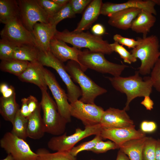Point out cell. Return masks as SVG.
<instances>
[{
    "instance_id": "obj_21",
    "label": "cell",
    "mask_w": 160,
    "mask_h": 160,
    "mask_svg": "<svg viewBox=\"0 0 160 160\" xmlns=\"http://www.w3.org/2000/svg\"><path fill=\"white\" fill-rule=\"evenodd\" d=\"M103 3L101 0H92L84 11L78 26L73 31L80 32L89 28L100 14Z\"/></svg>"
},
{
    "instance_id": "obj_51",
    "label": "cell",
    "mask_w": 160,
    "mask_h": 160,
    "mask_svg": "<svg viewBox=\"0 0 160 160\" xmlns=\"http://www.w3.org/2000/svg\"><path fill=\"white\" fill-rule=\"evenodd\" d=\"M1 160H14V158L10 154H8L7 157L4 159Z\"/></svg>"
},
{
    "instance_id": "obj_22",
    "label": "cell",
    "mask_w": 160,
    "mask_h": 160,
    "mask_svg": "<svg viewBox=\"0 0 160 160\" xmlns=\"http://www.w3.org/2000/svg\"><path fill=\"white\" fill-rule=\"evenodd\" d=\"M156 21V18L154 15L148 11L142 9L132 22L131 29L137 33H142L143 37H145L150 32Z\"/></svg>"
},
{
    "instance_id": "obj_10",
    "label": "cell",
    "mask_w": 160,
    "mask_h": 160,
    "mask_svg": "<svg viewBox=\"0 0 160 160\" xmlns=\"http://www.w3.org/2000/svg\"><path fill=\"white\" fill-rule=\"evenodd\" d=\"M0 145L14 160H37V154L31 150L25 140L11 132L4 134L0 140Z\"/></svg>"
},
{
    "instance_id": "obj_53",
    "label": "cell",
    "mask_w": 160,
    "mask_h": 160,
    "mask_svg": "<svg viewBox=\"0 0 160 160\" xmlns=\"http://www.w3.org/2000/svg\"><path fill=\"white\" fill-rule=\"evenodd\" d=\"M95 160V159H91V160Z\"/></svg>"
},
{
    "instance_id": "obj_28",
    "label": "cell",
    "mask_w": 160,
    "mask_h": 160,
    "mask_svg": "<svg viewBox=\"0 0 160 160\" xmlns=\"http://www.w3.org/2000/svg\"><path fill=\"white\" fill-rule=\"evenodd\" d=\"M29 63L14 59L2 60L0 64V69L3 71L18 77L26 68Z\"/></svg>"
},
{
    "instance_id": "obj_52",
    "label": "cell",
    "mask_w": 160,
    "mask_h": 160,
    "mask_svg": "<svg viewBox=\"0 0 160 160\" xmlns=\"http://www.w3.org/2000/svg\"><path fill=\"white\" fill-rule=\"evenodd\" d=\"M155 4L160 6V0H152Z\"/></svg>"
},
{
    "instance_id": "obj_23",
    "label": "cell",
    "mask_w": 160,
    "mask_h": 160,
    "mask_svg": "<svg viewBox=\"0 0 160 160\" xmlns=\"http://www.w3.org/2000/svg\"><path fill=\"white\" fill-rule=\"evenodd\" d=\"M41 108L40 105L28 118V137L34 140L41 138L46 133L42 118L40 114Z\"/></svg>"
},
{
    "instance_id": "obj_26",
    "label": "cell",
    "mask_w": 160,
    "mask_h": 160,
    "mask_svg": "<svg viewBox=\"0 0 160 160\" xmlns=\"http://www.w3.org/2000/svg\"><path fill=\"white\" fill-rule=\"evenodd\" d=\"M20 109L16 101L15 92L8 98L0 97V113L6 121L12 123Z\"/></svg>"
},
{
    "instance_id": "obj_8",
    "label": "cell",
    "mask_w": 160,
    "mask_h": 160,
    "mask_svg": "<svg viewBox=\"0 0 160 160\" xmlns=\"http://www.w3.org/2000/svg\"><path fill=\"white\" fill-rule=\"evenodd\" d=\"M38 60L43 66L51 67L56 71L66 86L68 100L70 103L78 100L82 95L80 88L73 81L63 63L56 58L50 51L47 52L41 51Z\"/></svg>"
},
{
    "instance_id": "obj_9",
    "label": "cell",
    "mask_w": 160,
    "mask_h": 160,
    "mask_svg": "<svg viewBox=\"0 0 160 160\" xmlns=\"http://www.w3.org/2000/svg\"><path fill=\"white\" fill-rule=\"evenodd\" d=\"M17 1L20 9L19 18L28 30L32 32L34 25L38 22L49 23V16L37 0Z\"/></svg>"
},
{
    "instance_id": "obj_41",
    "label": "cell",
    "mask_w": 160,
    "mask_h": 160,
    "mask_svg": "<svg viewBox=\"0 0 160 160\" xmlns=\"http://www.w3.org/2000/svg\"><path fill=\"white\" fill-rule=\"evenodd\" d=\"M157 128L156 123L152 121H144L140 125V130L145 134L153 132L156 131Z\"/></svg>"
},
{
    "instance_id": "obj_25",
    "label": "cell",
    "mask_w": 160,
    "mask_h": 160,
    "mask_svg": "<svg viewBox=\"0 0 160 160\" xmlns=\"http://www.w3.org/2000/svg\"><path fill=\"white\" fill-rule=\"evenodd\" d=\"M20 9L17 1L0 0V21L5 24L19 17Z\"/></svg>"
},
{
    "instance_id": "obj_44",
    "label": "cell",
    "mask_w": 160,
    "mask_h": 160,
    "mask_svg": "<svg viewBox=\"0 0 160 160\" xmlns=\"http://www.w3.org/2000/svg\"><path fill=\"white\" fill-rule=\"evenodd\" d=\"M91 31L93 34L101 36L104 34L105 32L104 26L102 25L99 23L93 25Z\"/></svg>"
},
{
    "instance_id": "obj_50",
    "label": "cell",
    "mask_w": 160,
    "mask_h": 160,
    "mask_svg": "<svg viewBox=\"0 0 160 160\" xmlns=\"http://www.w3.org/2000/svg\"><path fill=\"white\" fill-rule=\"evenodd\" d=\"M57 4L64 6L67 4L69 1V0H53Z\"/></svg>"
},
{
    "instance_id": "obj_4",
    "label": "cell",
    "mask_w": 160,
    "mask_h": 160,
    "mask_svg": "<svg viewBox=\"0 0 160 160\" xmlns=\"http://www.w3.org/2000/svg\"><path fill=\"white\" fill-rule=\"evenodd\" d=\"M65 67L72 79L80 87L82 95L79 100L81 102L85 103L95 104V100L97 96L107 92L106 89L98 85L85 74L76 62L68 61Z\"/></svg>"
},
{
    "instance_id": "obj_31",
    "label": "cell",
    "mask_w": 160,
    "mask_h": 160,
    "mask_svg": "<svg viewBox=\"0 0 160 160\" xmlns=\"http://www.w3.org/2000/svg\"><path fill=\"white\" fill-rule=\"evenodd\" d=\"M75 14L72 9L69 1L57 12L49 17V23L56 26L62 20L66 18H73L75 17Z\"/></svg>"
},
{
    "instance_id": "obj_45",
    "label": "cell",
    "mask_w": 160,
    "mask_h": 160,
    "mask_svg": "<svg viewBox=\"0 0 160 160\" xmlns=\"http://www.w3.org/2000/svg\"><path fill=\"white\" fill-rule=\"evenodd\" d=\"M141 104L143 105L147 110L151 111L153 108L154 103L149 96L145 97L143 100L141 102Z\"/></svg>"
},
{
    "instance_id": "obj_33",
    "label": "cell",
    "mask_w": 160,
    "mask_h": 160,
    "mask_svg": "<svg viewBox=\"0 0 160 160\" xmlns=\"http://www.w3.org/2000/svg\"><path fill=\"white\" fill-rule=\"evenodd\" d=\"M156 141L152 137H147L143 150V160H156Z\"/></svg>"
},
{
    "instance_id": "obj_38",
    "label": "cell",
    "mask_w": 160,
    "mask_h": 160,
    "mask_svg": "<svg viewBox=\"0 0 160 160\" xmlns=\"http://www.w3.org/2000/svg\"><path fill=\"white\" fill-rule=\"evenodd\" d=\"M150 77L153 87L158 92H160V57L152 69Z\"/></svg>"
},
{
    "instance_id": "obj_17",
    "label": "cell",
    "mask_w": 160,
    "mask_h": 160,
    "mask_svg": "<svg viewBox=\"0 0 160 160\" xmlns=\"http://www.w3.org/2000/svg\"><path fill=\"white\" fill-rule=\"evenodd\" d=\"M56 27L49 23H37L34 25L32 33L36 45L41 51H50V43L57 31Z\"/></svg>"
},
{
    "instance_id": "obj_40",
    "label": "cell",
    "mask_w": 160,
    "mask_h": 160,
    "mask_svg": "<svg viewBox=\"0 0 160 160\" xmlns=\"http://www.w3.org/2000/svg\"><path fill=\"white\" fill-rule=\"evenodd\" d=\"M91 1V0H70L69 2L73 12L76 14L81 13Z\"/></svg>"
},
{
    "instance_id": "obj_37",
    "label": "cell",
    "mask_w": 160,
    "mask_h": 160,
    "mask_svg": "<svg viewBox=\"0 0 160 160\" xmlns=\"http://www.w3.org/2000/svg\"><path fill=\"white\" fill-rule=\"evenodd\" d=\"M37 1L49 17L56 13L63 7L55 3L53 0H37Z\"/></svg>"
},
{
    "instance_id": "obj_39",
    "label": "cell",
    "mask_w": 160,
    "mask_h": 160,
    "mask_svg": "<svg viewBox=\"0 0 160 160\" xmlns=\"http://www.w3.org/2000/svg\"><path fill=\"white\" fill-rule=\"evenodd\" d=\"M113 39L115 41L118 42L122 45H124L129 48L133 49L139 43L137 40L124 37L119 34H116L113 36Z\"/></svg>"
},
{
    "instance_id": "obj_5",
    "label": "cell",
    "mask_w": 160,
    "mask_h": 160,
    "mask_svg": "<svg viewBox=\"0 0 160 160\" xmlns=\"http://www.w3.org/2000/svg\"><path fill=\"white\" fill-rule=\"evenodd\" d=\"M104 54L92 52L88 49L81 51L78 57L80 65L85 72L90 69L103 73H108L113 76H120L128 66L124 64L114 63L107 60Z\"/></svg>"
},
{
    "instance_id": "obj_30",
    "label": "cell",
    "mask_w": 160,
    "mask_h": 160,
    "mask_svg": "<svg viewBox=\"0 0 160 160\" xmlns=\"http://www.w3.org/2000/svg\"><path fill=\"white\" fill-rule=\"evenodd\" d=\"M36 153L38 155L37 160H76V157L69 151H58L50 153L44 149H39Z\"/></svg>"
},
{
    "instance_id": "obj_6",
    "label": "cell",
    "mask_w": 160,
    "mask_h": 160,
    "mask_svg": "<svg viewBox=\"0 0 160 160\" xmlns=\"http://www.w3.org/2000/svg\"><path fill=\"white\" fill-rule=\"evenodd\" d=\"M41 91L40 103L43 112L42 119L45 132L55 136L63 134L68 123L59 113L56 103L47 90Z\"/></svg>"
},
{
    "instance_id": "obj_3",
    "label": "cell",
    "mask_w": 160,
    "mask_h": 160,
    "mask_svg": "<svg viewBox=\"0 0 160 160\" xmlns=\"http://www.w3.org/2000/svg\"><path fill=\"white\" fill-rule=\"evenodd\" d=\"M139 44L130 51L132 55L139 59L141 65L138 71L143 75L151 72L155 64L160 56L159 41L155 35L138 37Z\"/></svg>"
},
{
    "instance_id": "obj_11",
    "label": "cell",
    "mask_w": 160,
    "mask_h": 160,
    "mask_svg": "<svg viewBox=\"0 0 160 160\" xmlns=\"http://www.w3.org/2000/svg\"><path fill=\"white\" fill-rule=\"evenodd\" d=\"M0 35L1 38L5 39L18 46L24 44L36 46L32 33L23 26L19 17L5 24L0 32Z\"/></svg>"
},
{
    "instance_id": "obj_2",
    "label": "cell",
    "mask_w": 160,
    "mask_h": 160,
    "mask_svg": "<svg viewBox=\"0 0 160 160\" xmlns=\"http://www.w3.org/2000/svg\"><path fill=\"white\" fill-rule=\"evenodd\" d=\"M54 37L72 45L80 49L85 48L95 52L110 55L113 52L108 41L101 36L92 34L88 32H76L65 29L62 31H56Z\"/></svg>"
},
{
    "instance_id": "obj_19",
    "label": "cell",
    "mask_w": 160,
    "mask_h": 160,
    "mask_svg": "<svg viewBox=\"0 0 160 160\" xmlns=\"http://www.w3.org/2000/svg\"><path fill=\"white\" fill-rule=\"evenodd\" d=\"M50 48L52 54L62 62L73 60L80 65L78 60L79 56L81 51L80 49L73 47H69L65 42L54 37L51 41Z\"/></svg>"
},
{
    "instance_id": "obj_24",
    "label": "cell",
    "mask_w": 160,
    "mask_h": 160,
    "mask_svg": "<svg viewBox=\"0 0 160 160\" xmlns=\"http://www.w3.org/2000/svg\"><path fill=\"white\" fill-rule=\"evenodd\" d=\"M146 138L145 136L128 141L120 145L119 148L130 160H143V152Z\"/></svg>"
},
{
    "instance_id": "obj_13",
    "label": "cell",
    "mask_w": 160,
    "mask_h": 160,
    "mask_svg": "<svg viewBox=\"0 0 160 160\" xmlns=\"http://www.w3.org/2000/svg\"><path fill=\"white\" fill-rule=\"evenodd\" d=\"M43 72L47 84L50 90L57 105L59 113L68 123L71 121L70 104L67 94L60 86L54 75L44 68Z\"/></svg>"
},
{
    "instance_id": "obj_43",
    "label": "cell",
    "mask_w": 160,
    "mask_h": 160,
    "mask_svg": "<svg viewBox=\"0 0 160 160\" xmlns=\"http://www.w3.org/2000/svg\"><path fill=\"white\" fill-rule=\"evenodd\" d=\"M22 105L20 108L21 114L25 117L28 118L31 114L27 103V98H23L21 99Z\"/></svg>"
},
{
    "instance_id": "obj_16",
    "label": "cell",
    "mask_w": 160,
    "mask_h": 160,
    "mask_svg": "<svg viewBox=\"0 0 160 160\" xmlns=\"http://www.w3.org/2000/svg\"><path fill=\"white\" fill-rule=\"evenodd\" d=\"M100 135L103 139H108L119 146L128 141L146 136L145 134L135 127L127 128H103Z\"/></svg>"
},
{
    "instance_id": "obj_36",
    "label": "cell",
    "mask_w": 160,
    "mask_h": 160,
    "mask_svg": "<svg viewBox=\"0 0 160 160\" xmlns=\"http://www.w3.org/2000/svg\"><path fill=\"white\" fill-rule=\"evenodd\" d=\"M119 148V146L112 141H98L90 151L96 153H105L111 150Z\"/></svg>"
},
{
    "instance_id": "obj_48",
    "label": "cell",
    "mask_w": 160,
    "mask_h": 160,
    "mask_svg": "<svg viewBox=\"0 0 160 160\" xmlns=\"http://www.w3.org/2000/svg\"><path fill=\"white\" fill-rule=\"evenodd\" d=\"M156 160H160V139L157 140L155 154Z\"/></svg>"
},
{
    "instance_id": "obj_7",
    "label": "cell",
    "mask_w": 160,
    "mask_h": 160,
    "mask_svg": "<svg viewBox=\"0 0 160 160\" xmlns=\"http://www.w3.org/2000/svg\"><path fill=\"white\" fill-rule=\"evenodd\" d=\"M102 128L100 124L85 126L84 130L78 128L71 135L67 136L65 133L52 137L48 142L47 146L53 151H70L77 143L83 139L92 135H100Z\"/></svg>"
},
{
    "instance_id": "obj_27",
    "label": "cell",
    "mask_w": 160,
    "mask_h": 160,
    "mask_svg": "<svg viewBox=\"0 0 160 160\" xmlns=\"http://www.w3.org/2000/svg\"><path fill=\"white\" fill-rule=\"evenodd\" d=\"M41 51L36 45L24 44L18 46L15 51L12 59L33 62L37 61Z\"/></svg>"
},
{
    "instance_id": "obj_29",
    "label": "cell",
    "mask_w": 160,
    "mask_h": 160,
    "mask_svg": "<svg viewBox=\"0 0 160 160\" xmlns=\"http://www.w3.org/2000/svg\"><path fill=\"white\" fill-rule=\"evenodd\" d=\"M27 123L28 118L21 114L20 109L12 123V129L11 132L18 137L25 140L28 137Z\"/></svg>"
},
{
    "instance_id": "obj_47",
    "label": "cell",
    "mask_w": 160,
    "mask_h": 160,
    "mask_svg": "<svg viewBox=\"0 0 160 160\" xmlns=\"http://www.w3.org/2000/svg\"><path fill=\"white\" fill-rule=\"evenodd\" d=\"M116 160H130V159L126 154L119 150L118 152Z\"/></svg>"
},
{
    "instance_id": "obj_20",
    "label": "cell",
    "mask_w": 160,
    "mask_h": 160,
    "mask_svg": "<svg viewBox=\"0 0 160 160\" xmlns=\"http://www.w3.org/2000/svg\"><path fill=\"white\" fill-rule=\"evenodd\" d=\"M142 9L132 8L119 11L108 17V23L110 25L117 28L128 30L131 28L132 22Z\"/></svg>"
},
{
    "instance_id": "obj_42",
    "label": "cell",
    "mask_w": 160,
    "mask_h": 160,
    "mask_svg": "<svg viewBox=\"0 0 160 160\" xmlns=\"http://www.w3.org/2000/svg\"><path fill=\"white\" fill-rule=\"evenodd\" d=\"M27 103L31 113L34 112L40 106L37 99L32 95H30L27 97Z\"/></svg>"
},
{
    "instance_id": "obj_1",
    "label": "cell",
    "mask_w": 160,
    "mask_h": 160,
    "mask_svg": "<svg viewBox=\"0 0 160 160\" xmlns=\"http://www.w3.org/2000/svg\"><path fill=\"white\" fill-rule=\"evenodd\" d=\"M139 74L137 71L134 75L128 77H106L116 90L126 95L127 101L123 109L126 111L129 109V104L133 99L149 96L152 92L153 85L150 76L143 79Z\"/></svg>"
},
{
    "instance_id": "obj_35",
    "label": "cell",
    "mask_w": 160,
    "mask_h": 160,
    "mask_svg": "<svg viewBox=\"0 0 160 160\" xmlns=\"http://www.w3.org/2000/svg\"><path fill=\"white\" fill-rule=\"evenodd\" d=\"M103 139L100 135H96L92 140L81 143L78 146L73 147L69 152L72 155L76 157L79 153L83 151H90L98 141Z\"/></svg>"
},
{
    "instance_id": "obj_46",
    "label": "cell",
    "mask_w": 160,
    "mask_h": 160,
    "mask_svg": "<svg viewBox=\"0 0 160 160\" xmlns=\"http://www.w3.org/2000/svg\"><path fill=\"white\" fill-rule=\"evenodd\" d=\"M15 93L14 88L10 86L9 89L2 94V96L5 98H8L12 96Z\"/></svg>"
},
{
    "instance_id": "obj_14",
    "label": "cell",
    "mask_w": 160,
    "mask_h": 160,
    "mask_svg": "<svg viewBox=\"0 0 160 160\" xmlns=\"http://www.w3.org/2000/svg\"><path fill=\"white\" fill-rule=\"evenodd\" d=\"M100 124L104 128H127L135 127L133 121L126 111L112 107L104 111Z\"/></svg>"
},
{
    "instance_id": "obj_12",
    "label": "cell",
    "mask_w": 160,
    "mask_h": 160,
    "mask_svg": "<svg viewBox=\"0 0 160 160\" xmlns=\"http://www.w3.org/2000/svg\"><path fill=\"white\" fill-rule=\"evenodd\" d=\"M70 104L71 116L81 121L85 127L100 124L105 111L100 106L95 103H84L79 100Z\"/></svg>"
},
{
    "instance_id": "obj_49",
    "label": "cell",
    "mask_w": 160,
    "mask_h": 160,
    "mask_svg": "<svg viewBox=\"0 0 160 160\" xmlns=\"http://www.w3.org/2000/svg\"><path fill=\"white\" fill-rule=\"evenodd\" d=\"M10 86L5 83H2L0 85V91L2 94L6 92L9 88Z\"/></svg>"
},
{
    "instance_id": "obj_15",
    "label": "cell",
    "mask_w": 160,
    "mask_h": 160,
    "mask_svg": "<svg viewBox=\"0 0 160 160\" xmlns=\"http://www.w3.org/2000/svg\"><path fill=\"white\" fill-rule=\"evenodd\" d=\"M155 5L152 0H129L121 3L105 2L103 3L100 14L109 17L111 14L121 10L137 8L145 10L154 15H156L157 12L155 8Z\"/></svg>"
},
{
    "instance_id": "obj_32",
    "label": "cell",
    "mask_w": 160,
    "mask_h": 160,
    "mask_svg": "<svg viewBox=\"0 0 160 160\" xmlns=\"http://www.w3.org/2000/svg\"><path fill=\"white\" fill-rule=\"evenodd\" d=\"M3 38L0 40V59L2 60L12 59L13 53L18 47Z\"/></svg>"
},
{
    "instance_id": "obj_34",
    "label": "cell",
    "mask_w": 160,
    "mask_h": 160,
    "mask_svg": "<svg viewBox=\"0 0 160 160\" xmlns=\"http://www.w3.org/2000/svg\"><path fill=\"white\" fill-rule=\"evenodd\" d=\"M110 45L113 51L118 54L124 63L131 64L137 61V59L118 42L114 41V43L110 44Z\"/></svg>"
},
{
    "instance_id": "obj_18",
    "label": "cell",
    "mask_w": 160,
    "mask_h": 160,
    "mask_svg": "<svg viewBox=\"0 0 160 160\" xmlns=\"http://www.w3.org/2000/svg\"><path fill=\"white\" fill-rule=\"evenodd\" d=\"M44 68L38 60L30 62L26 68L17 77L22 81L34 84L41 90H47L48 86L44 78Z\"/></svg>"
}]
</instances>
